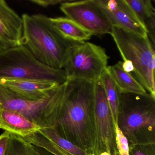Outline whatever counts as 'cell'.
<instances>
[{
    "label": "cell",
    "instance_id": "obj_17",
    "mask_svg": "<svg viewBox=\"0 0 155 155\" xmlns=\"http://www.w3.org/2000/svg\"><path fill=\"white\" fill-rule=\"evenodd\" d=\"M125 1L144 26L145 21L155 13L150 0H125Z\"/></svg>",
    "mask_w": 155,
    "mask_h": 155
},
{
    "label": "cell",
    "instance_id": "obj_14",
    "mask_svg": "<svg viewBox=\"0 0 155 155\" xmlns=\"http://www.w3.org/2000/svg\"><path fill=\"white\" fill-rule=\"evenodd\" d=\"M121 64L122 61H119L114 66H108L107 68L120 93H147V91L133 75L123 69Z\"/></svg>",
    "mask_w": 155,
    "mask_h": 155
},
{
    "label": "cell",
    "instance_id": "obj_7",
    "mask_svg": "<svg viewBox=\"0 0 155 155\" xmlns=\"http://www.w3.org/2000/svg\"><path fill=\"white\" fill-rule=\"evenodd\" d=\"M61 11L91 35L110 34L113 28L98 0L70 1L61 5Z\"/></svg>",
    "mask_w": 155,
    "mask_h": 155
},
{
    "label": "cell",
    "instance_id": "obj_18",
    "mask_svg": "<svg viewBox=\"0 0 155 155\" xmlns=\"http://www.w3.org/2000/svg\"><path fill=\"white\" fill-rule=\"evenodd\" d=\"M116 143L120 155H130L128 142L126 135L118 125L115 123Z\"/></svg>",
    "mask_w": 155,
    "mask_h": 155
},
{
    "label": "cell",
    "instance_id": "obj_4",
    "mask_svg": "<svg viewBox=\"0 0 155 155\" xmlns=\"http://www.w3.org/2000/svg\"><path fill=\"white\" fill-rule=\"evenodd\" d=\"M0 79L50 81L59 85L68 80L64 70L42 64L22 45L0 52Z\"/></svg>",
    "mask_w": 155,
    "mask_h": 155
},
{
    "label": "cell",
    "instance_id": "obj_6",
    "mask_svg": "<svg viewBox=\"0 0 155 155\" xmlns=\"http://www.w3.org/2000/svg\"><path fill=\"white\" fill-rule=\"evenodd\" d=\"M109 58L100 46L86 41L74 43L67 51L63 69L68 79L95 82L107 69Z\"/></svg>",
    "mask_w": 155,
    "mask_h": 155
},
{
    "label": "cell",
    "instance_id": "obj_2",
    "mask_svg": "<svg viewBox=\"0 0 155 155\" xmlns=\"http://www.w3.org/2000/svg\"><path fill=\"white\" fill-rule=\"evenodd\" d=\"M22 45L42 64L63 69L69 47L75 42L63 38L51 24L50 18L41 14H24Z\"/></svg>",
    "mask_w": 155,
    "mask_h": 155
},
{
    "label": "cell",
    "instance_id": "obj_23",
    "mask_svg": "<svg viewBox=\"0 0 155 155\" xmlns=\"http://www.w3.org/2000/svg\"><path fill=\"white\" fill-rule=\"evenodd\" d=\"M7 155H22L20 150L17 140L12 135L11 141L8 149Z\"/></svg>",
    "mask_w": 155,
    "mask_h": 155
},
{
    "label": "cell",
    "instance_id": "obj_10",
    "mask_svg": "<svg viewBox=\"0 0 155 155\" xmlns=\"http://www.w3.org/2000/svg\"><path fill=\"white\" fill-rule=\"evenodd\" d=\"M93 107L99 137L104 144H110L113 138V120L105 90L100 79L95 82Z\"/></svg>",
    "mask_w": 155,
    "mask_h": 155
},
{
    "label": "cell",
    "instance_id": "obj_13",
    "mask_svg": "<svg viewBox=\"0 0 155 155\" xmlns=\"http://www.w3.org/2000/svg\"><path fill=\"white\" fill-rule=\"evenodd\" d=\"M50 20L59 34L69 41L80 43L91 38L92 35L89 31L67 17L50 18Z\"/></svg>",
    "mask_w": 155,
    "mask_h": 155
},
{
    "label": "cell",
    "instance_id": "obj_12",
    "mask_svg": "<svg viewBox=\"0 0 155 155\" xmlns=\"http://www.w3.org/2000/svg\"><path fill=\"white\" fill-rule=\"evenodd\" d=\"M0 129L23 138L41 128L20 113L0 108Z\"/></svg>",
    "mask_w": 155,
    "mask_h": 155
},
{
    "label": "cell",
    "instance_id": "obj_19",
    "mask_svg": "<svg viewBox=\"0 0 155 155\" xmlns=\"http://www.w3.org/2000/svg\"><path fill=\"white\" fill-rule=\"evenodd\" d=\"M16 139L22 155H38L33 149V145L23 140L18 136L11 134Z\"/></svg>",
    "mask_w": 155,
    "mask_h": 155
},
{
    "label": "cell",
    "instance_id": "obj_25",
    "mask_svg": "<svg viewBox=\"0 0 155 155\" xmlns=\"http://www.w3.org/2000/svg\"><path fill=\"white\" fill-rule=\"evenodd\" d=\"M33 149L38 155H53L44 149L33 145Z\"/></svg>",
    "mask_w": 155,
    "mask_h": 155
},
{
    "label": "cell",
    "instance_id": "obj_26",
    "mask_svg": "<svg viewBox=\"0 0 155 155\" xmlns=\"http://www.w3.org/2000/svg\"><path fill=\"white\" fill-rule=\"evenodd\" d=\"M133 155H148L146 152L140 150H137L134 152Z\"/></svg>",
    "mask_w": 155,
    "mask_h": 155
},
{
    "label": "cell",
    "instance_id": "obj_24",
    "mask_svg": "<svg viewBox=\"0 0 155 155\" xmlns=\"http://www.w3.org/2000/svg\"><path fill=\"white\" fill-rule=\"evenodd\" d=\"M121 66H122L123 69L126 72L131 73H131L134 72V67L131 62H130L129 61H122Z\"/></svg>",
    "mask_w": 155,
    "mask_h": 155
},
{
    "label": "cell",
    "instance_id": "obj_5",
    "mask_svg": "<svg viewBox=\"0 0 155 155\" xmlns=\"http://www.w3.org/2000/svg\"><path fill=\"white\" fill-rule=\"evenodd\" d=\"M61 84L49 97L38 100L23 97L0 84V108L20 113L41 127H54L63 99Z\"/></svg>",
    "mask_w": 155,
    "mask_h": 155
},
{
    "label": "cell",
    "instance_id": "obj_11",
    "mask_svg": "<svg viewBox=\"0 0 155 155\" xmlns=\"http://www.w3.org/2000/svg\"><path fill=\"white\" fill-rule=\"evenodd\" d=\"M0 84L30 100H38L49 97L60 85L50 81L6 79H0Z\"/></svg>",
    "mask_w": 155,
    "mask_h": 155
},
{
    "label": "cell",
    "instance_id": "obj_22",
    "mask_svg": "<svg viewBox=\"0 0 155 155\" xmlns=\"http://www.w3.org/2000/svg\"><path fill=\"white\" fill-rule=\"evenodd\" d=\"M70 0H31L30 2L41 7L47 8L50 6L62 4Z\"/></svg>",
    "mask_w": 155,
    "mask_h": 155
},
{
    "label": "cell",
    "instance_id": "obj_9",
    "mask_svg": "<svg viewBox=\"0 0 155 155\" xmlns=\"http://www.w3.org/2000/svg\"><path fill=\"white\" fill-rule=\"evenodd\" d=\"M23 21L4 0H0V52L22 45Z\"/></svg>",
    "mask_w": 155,
    "mask_h": 155
},
{
    "label": "cell",
    "instance_id": "obj_20",
    "mask_svg": "<svg viewBox=\"0 0 155 155\" xmlns=\"http://www.w3.org/2000/svg\"><path fill=\"white\" fill-rule=\"evenodd\" d=\"M144 26L147 30V36L153 46L155 44V13H153L146 21Z\"/></svg>",
    "mask_w": 155,
    "mask_h": 155
},
{
    "label": "cell",
    "instance_id": "obj_21",
    "mask_svg": "<svg viewBox=\"0 0 155 155\" xmlns=\"http://www.w3.org/2000/svg\"><path fill=\"white\" fill-rule=\"evenodd\" d=\"M11 140V134L8 131L0 135V155H7Z\"/></svg>",
    "mask_w": 155,
    "mask_h": 155
},
{
    "label": "cell",
    "instance_id": "obj_8",
    "mask_svg": "<svg viewBox=\"0 0 155 155\" xmlns=\"http://www.w3.org/2000/svg\"><path fill=\"white\" fill-rule=\"evenodd\" d=\"M113 27L142 36H147L140 22L125 0H98Z\"/></svg>",
    "mask_w": 155,
    "mask_h": 155
},
{
    "label": "cell",
    "instance_id": "obj_16",
    "mask_svg": "<svg viewBox=\"0 0 155 155\" xmlns=\"http://www.w3.org/2000/svg\"><path fill=\"white\" fill-rule=\"evenodd\" d=\"M38 131L62 151L72 155H86L82 149L62 137L54 128H41Z\"/></svg>",
    "mask_w": 155,
    "mask_h": 155
},
{
    "label": "cell",
    "instance_id": "obj_1",
    "mask_svg": "<svg viewBox=\"0 0 155 155\" xmlns=\"http://www.w3.org/2000/svg\"><path fill=\"white\" fill-rule=\"evenodd\" d=\"M95 82L72 79L62 84V103L53 127L61 136L71 135L81 140L86 138L94 104Z\"/></svg>",
    "mask_w": 155,
    "mask_h": 155
},
{
    "label": "cell",
    "instance_id": "obj_3",
    "mask_svg": "<svg viewBox=\"0 0 155 155\" xmlns=\"http://www.w3.org/2000/svg\"><path fill=\"white\" fill-rule=\"evenodd\" d=\"M123 61L134 68L135 78L155 97V47L148 36H142L113 27L110 33Z\"/></svg>",
    "mask_w": 155,
    "mask_h": 155
},
{
    "label": "cell",
    "instance_id": "obj_27",
    "mask_svg": "<svg viewBox=\"0 0 155 155\" xmlns=\"http://www.w3.org/2000/svg\"><path fill=\"white\" fill-rule=\"evenodd\" d=\"M100 155H110V154H109L108 152H103V153H101Z\"/></svg>",
    "mask_w": 155,
    "mask_h": 155
},
{
    "label": "cell",
    "instance_id": "obj_15",
    "mask_svg": "<svg viewBox=\"0 0 155 155\" xmlns=\"http://www.w3.org/2000/svg\"><path fill=\"white\" fill-rule=\"evenodd\" d=\"M99 79L105 90L114 124L118 123L120 92L107 69Z\"/></svg>",
    "mask_w": 155,
    "mask_h": 155
}]
</instances>
